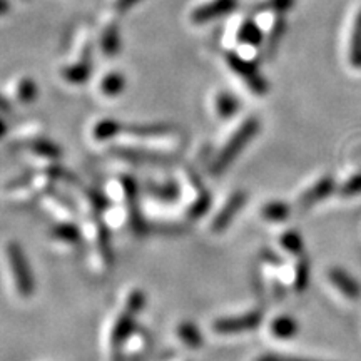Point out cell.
Instances as JSON below:
<instances>
[{
  "label": "cell",
  "instance_id": "obj_1",
  "mask_svg": "<svg viewBox=\"0 0 361 361\" xmlns=\"http://www.w3.org/2000/svg\"><path fill=\"white\" fill-rule=\"evenodd\" d=\"M226 44L231 51L241 56L256 59L259 47L264 44V35L261 32L255 16H233L226 29Z\"/></svg>",
  "mask_w": 361,
  "mask_h": 361
},
{
  "label": "cell",
  "instance_id": "obj_2",
  "mask_svg": "<svg viewBox=\"0 0 361 361\" xmlns=\"http://www.w3.org/2000/svg\"><path fill=\"white\" fill-rule=\"evenodd\" d=\"M261 129L259 119L256 116H250L243 121V124L234 130L231 137L228 139V142L224 144V147L221 149L218 157L213 162V168L211 173L214 176H221L229 166L236 161V157L245 151V147L250 144L252 139L256 137Z\"/></svg>",
  "mask_w": 361,
  "mask_h": 361
},
{
  "label": "cell",
  "instance_id": "obj_3",
  "mask_svg": "<svg viewBox=\"0 0 361 361\" xmlns=\"http://www.w3.org/2000/svg\"><path fill=\"white\" fill-rule=\"evenodd\" d=\"M224 61L226 66L229 67V71H231L233 74L236 75L252 94H255V96H266V92L269 90V84L258 69L256 59L245 57L239 52L229 49V51L224 54Z\"/></svg>",
  "mask_w": 361,
  "mask_h": 361
},
{
  "label": "cell",
  "instance_id": "obj_4",
  "mask_svg": "<svg viewBox=\"0 0 361 361\" xmlns=\"http://www.w3.org/2000/svg\"><path fill=\"white\" fill-rule=\"evenodd\" d=\"M6 256L16 291L20 298H30L35 291V279L24 250L19 243L11 241L6 247Z\"/></svg>",
  "mask_w": 361,
  "mask_h": 361
},
{
  "label": "cell",
  "instance_id": "obj_5",
  "mask_svg": "<svg viewBox=\"0 0 361 361\" xmlns=\"http://www.w3.org/2000/svg\"><path fill=\"white\" fill-rule=\"evenodd\" d=\"M97 47L101 51L102 57L114 59L123 49V35H121L119 16L116 12H106L101 17L97 25Z\"/></svg>",
  "mask_w": 361,
  "mask_h": 361
},
{
  "label": "cell",
  "instance_id": "obj_6",
  "mask_svg": "<svg viewBox=\"0 0 361 361\" xmlns=\"http://www.w3.org/2000/svg\"><path fill=\"white\" fill-rule=\"evenodd\" d=\"M239 0H200L189 11V22L194 25H204L233 16Z\"/></svg>",
  "mask_w": 361,
  "mask_h": 361
},
{
  "label": "cell",
  "instance_id": "obj_7",
  "mask_svg": "<svg viewBox=\"0 0 361 361\" xmlns=\"http://www.w3.org/2000/svg\"><path fill=\"white\" fill-rule=\"evenodd\" d=\"M261 322H263V313L258 310H251L241 314L218 318L213 323V331H216L221 336L239 335V333H246L256 329L261 324Z\"/></svg>",
  "mask_w": 361,
  "mask_h": 361
},
{
  "label": "cell",
  "instance_id": "obj_8",
  "mask_svg": "<svg viewBox=\"0 0 361 361\" xmlns=\"http://www.w3.org/2000/svg\"><path fill=\"white\" fill-rule=\"evenodd\" d=\"M258 22L261 32L264 35V42L268 44L266 47L271 52L276 51L279 40H281L284 29H286V20H284V13H278L273 11H266V8H258V13L255 16Z\"/></svg>",
  "mask_w": 361,
  "mask_h": 361
},
{
  "label": "cell",
  "instance_id": "obj_9",
  "mask_svg": "<svg viewBox=\"0 0 361 361\" xmlns=\"http://www.w3.org/2000/svg\"><path fill=\"white\" fill-rule=\"evenodd\" d=\"M247 201V194L245 191H234L231 196L228 197V201L224 202V206L221 207L216 214V218L211 223V231L214 234H219L226 231L229 228V224L233 223L239 211L243 209Z\"/></svg>",
  "mask_w": 361,
  "mask_h": 361
},
{
  "label": "cell",
  "instance_id": "obj_10",
  "mask_svg": "<svg viewBox=\"0 0 361 361\" xmlns=\"http://www.w3.org/2000/svg\"><path fill=\"white\" fill-rule=\"evenodd\" d=\"M336 189V183L331 176H324V178L318 179L310 189L301 194L300 197V206L303 209H308V207H313L318 202L326 200L328 196H331Z\"/></svg>",
  "mask_w": 361,
  "mask_h": 361
},
{
  "label": "cell",
  "instance_id": "obj_11",
  "mask_svg": "<svg viewBox=\"0 0 361 361\" xmlns=\"http://www.w3.org/2000/svg\"><path fill=\"white\" fill-rule=\"evenodd\" d=\"M92 74V61L74 57L71 62H67L61 67V78L64 82L71 85L85 84Z\"/></svg>",
  "mask_w": 361,
  "mask_h": 361
},
{
  "label": "cell",
  "instance_id": "obj_12",
  "mask_svg": "<svg viewBox=\"0 0 361 361\" xmlns=\"http://www.w3.org/2000/svg\"><path fill=\"white\" fill-rule=\"evenodd\" d=\"M328 278L333 286L348 300H360L361 298V286L356 279L351 276L348 271L341 268H331L328 271Z\"/></svg>",
  "mask_w": 361,
  "mask_h": 361
},
{
  "label": "cell",
  "instance_id": "obj_13",
  "mask_svg": "<svg viewBox=\"0 0 361 361\" xmlns=\"http://www.w3.org/2000/svg\"><path fill=\"white\" fill-rule=\"evenodd\" d=\"M135 316L134 313H130V311L126 310L123 314L117 316L114 326L111 329V346L112 350H121L123 348V345L126 341L129 340V336L133 335L134 331V326H135Z\"/></svg>",
  "mask_w": 361,
  "mask_h": 361
},
{
  "label": "cell",
  "instance_id": "obj_14",
  "mask_svg": "<svg viewBox=\"0 0 361 361\" xmlns=\"http://www.w3.org/2000/svg\"><path fill=\"white\" fill-rule=\"evenodd\" d=\"M126 89V75L119 71H109L102 74L101 80H99V90L104 97L114 99L119 97Z\"/></svg>",
  "mask_w": 361,
  "mask_h": 361
},
{
  "label": "cell",
  "instance_id": "obj_15",
  "mask_svg": "<svg viewBox=\"0 0 361 361\" xmlns=\"http://www.w3.org/2000/svg\"><path fill=\"white\" fill-rule=\"evenodd\" d=\"M12 96L19 104H32L39 96V87L29 75H20L13 80Z\"/></svg>",
  "mask_w": 361,
  "mask_h": 361
},
{
  "label": "cell",
  "instance_id": "obj_16",
  "mask_svg": "<svg viewBox=\"0 0 361 361\" xmlns=\"http://www.w3.org/2000/svg\"><path fill=\"white\" fill-rule=\"evenodd\" d=\"M213 109L219 119H229L239 109V101L229 90H216L213 96Z\"/></svg>",
  "mask_w": 361,
  "mask_h": 361
},
{
  "label": "cell",
  "instance_id": "obj_17",
  "mask_svg": "<svg viewBox=\"0 0 361 361\" xmlns=\"http://www.w3.org/2000/svg\"><path fill=\"white\" fill-rule=\"evenodd\" d=\"M271 333L276 340H291L298 335L300 331V326H298V322L290 314H279L271 322Z\"/></svg>",
  "mask_w": 361,
  "mask_h": 361
},
{
  "label": "cell",
  "instance_id": "obj_18",
  "mask_svg": "<svg viewBox=\"0 0 361 361\" xmlns=\"http://www.w3.org/2000/svg\"><path fill=\"white\" fill-rule=\"evenodd\" d=\"M291 207L283 201H268L261 207V216L269 223H283L290 218Z\"/></svg>",
  "mask_w": 361,
  "mask_h": 361
},
{
  "label": "cell",
  "instance_id": "obj_19",
  "mask_svg": "<svg viewBox=\"0 0 361 361\" xmlns=\"http://www.w3.org/2000/svg\"><path fill=\"white\" fill-rule=\"evenodd\" d=\"M123 130V126H121L119 121L116 119H101L94 124L92 128V137L99 142L104 141H111L112 137L121 134Z\"/></svg>",
  "mask_w": 361,
  "mask_h": 361
},
{
  "label": "cell",
  "instance_id": "obj_20",
  "mask_svg": "<svg viewBox=\"0 0 361 361\" xmlns=\"http://www.w3.org/2000/svg\"><path fill=\"white\" fill-rule=\"evenodd\" d=\"M51 238L56 239L59 243H64V245L74 246L80 243V231L75 224L72 223H61L54 226L51 231Z\"/></svg>",
  "mask_w": 361,
  "mask_h": 361
},
{
  "label": "cell",
  "instance_id": "obj_21",
  "mask_svg": "<svg viewBox=\"0 0 361 361\" xmlns=\"http://www.w3.org/2000/svg\"><path fill=\"white\" fill-rule=\"evenodd\" d=\"M350 62L356 69H361V11L356 13L350 37Z\"/></svg>",
  "mask_w": 361,
  "mask_h": 361
},
{
  "label": "cell",
  "instance_id": "obj_22",
  "mask_svg": "<svg viewBox=\"0 0 361 361\" xmlns=\"http://www.w3.org/2000/svg\"><path fill=\"white\" fill-rule=\"evenodd\" d=\"M310 276H311L310 261L301 256L296 263L295 274H293V288H295L296 293H305L308 290Z\"/></svg>",
  "mask_w": 361,
  "mask_h": 361
},
{
  "label": "cell",
  "instance_id": "obj_23",
  "mask_svg": "<svg viewBox=\"0 0 361 361\" xmlns=\"http://www.w3.org/2000/svg\"><path fill=\"white\" fill-rule=\"evenodd\" d=\"M178 336L180 338V341H183L184 345L189 346V348H200V346H202V341H204L202 340L200 328H197L194 323H189V322H184L179 324Z\"/></svg>",
  "mask_w": 361,
  "mask_h": 361
},
{
  "label": "cell",
  "instance_id": "obj_24",
  "mask_svg": "<svg viewBox=\"0 0 361 361\" xmlns=\"http://www.w3.org/2000/svg\"><path fill=\"white\" fill-rule=\"evenodd\" d=\"M29 149L40 157H45V159H59L62 156L61 147L52 141H47V139H35L29 144Z\"/></svg>",
  "mask_w": 361,
  "mask_h": 361
},
{
  "label": "cell",
  "instance_id": "obj_25",
  "mask_svg": "<svg viewBox=\"0 0 361 361\" xmlns=\"http://www.w3.org/2000/svg\"><path fill=\"white\" fill-rule=\"evenodd\" d=\"M279 245L283 246L284 251H288L293 256H301L305 251V243L301 234L298 231H286L279 238Z\"/></svg>",
  "mask_w": 361,
  "mask_h": 361
},
{
  "label": "cell",
  "instance_id": "obj_26",
  "mask_svg": "<svg viewBox=\"0 0 361 361\" xmlns=\"http://www.w3.org/2000/svg\"><path fill=\"white\" fill-rule=\"evenodd\" d=\"M149 192L161 201H173L179 196V188L176 183H164V184H152L149 188Z\"/></svg>",
  "mask_w": 361,
  "mask_h": 361
},
{
  "label": "cell",
  "instance_id": "obj_27",
  "mask_svg": "<svg viewBox=\"0 0 361 361\" xmlns=\"http://www.w3.org/2000/svg\"><path fill=\"white\" fill-rule=\"evenodd\" d=\"M130 133L144 139H159L169 134V128L166 126H137V128L130 129Z\"/></svg>",
  "mask_w": 361,
  "mask_h": 361
},
{
  "label": "cell",
  "instance_id": "obj_28",
  "mask_svg": "<svg viewBox=\"0 0 361 361\" xmlns=\"http://www.w3.org/2000/svg\"><path fill=\"white\" fill-rule=\"evenodd\" d=\"M209 204H211L209 194L201 191L200 196H197L196 200L192 201V204L188 207V216H189V218H192V219L201 218V216H204L206 211L209 209Z\"/></svg>",
  "mask_w": 361,
  "mask_h": 361
},
{
  "label": "cell",
  "instance_id": "obj_29",
  "mask_svg": "<svg viewBox=\"0 0 361 361\" xmlns=\"http://www.w3.org/2000/svg\"><path fill=\"white\" fill-rule=\"evenodd\" d=\"M295 4L296 0H259L258 8H266V11H273L286 16L295 7Z\"/></svg>",
  "mask_w": 361,
  "mask_h": 361
},
{
  "label": "cell",
  "instance_id": "obj_30",
  "mask_svg": "<svg viewBox=\"0 0 361 361\" xmlns=\"http://www.w3.org/2000/svg\"><path fill=\"white\" fill-rule=\"evenodd\" d=\"M338 192L343 197H353L361 194V173L351 176L346 183H343L341 188H338Z\"/></svg>",
  "mask_w": 361,
  "mask_h": 361
},
{
  "label": "cell",
  "instance_id": "obj_31",
  "mask_svg": "<svg viewBox=\"0 0 361 361\" xmlns=\"http://www.w3.org/2000/svg\"><path fill=\"white\" fill-rule=\"evenodd\" d=\"M144 306H146V295L141 290L130 291L128 300H126V310L134 314H139Z\"/></svg>",
  "mask_w": 361,
  "mask_h": 361
},
{
  "label": "cell",
  "instance_id": "obj_32",
  "mask_svg": "<svg viewBox=\"0 0 361 361\" xmlns=\"http://www.w3.org/2000/svg\"><path fill=\"white\" fill-rule=\"evenodd\" d=\"M141 4V0H109V11L116 12L117 16H123L133 11L134 7H137Z\"/></svg>",
  "mask_w": 361,
  "mask_h": 361
},
{
  "label": "cell",
  "instance_id": "obj_33",
  "mask_svg": "<svg viewBox=\"0 0 361 361\" xmlns=\"http://www.w3.org/2000/svg\"><path fill=\"white\" fill-rule=\"evenodd\" d=\"M255 361H318V360H308V358H300V356H288V355H279V353H263L259 355Z\"/></svg>",
  "mask_w": 361,
  "mask_h": 361
},
{
  "label": "cell",
  "instance_id": "obj_34",
  "mask_svg": "<svg viewBox=\"0 0 361 361\" xmlns=\"http://www.w3.org/2000/svg\"><path fill=\"white\" fill-rule=\"evenodd\" d=\"M11 112H12L11 104H8V101H7L6 97L0 96V114L6 116V114H11Z\"/></svg>",
  "mask_w": 361,
  "mask_h": 361
},
{
  "label": "cell",
  "instance_id": "obj_35",
  "mask_svg": "<svg viewBox=\"0 0 361 361\" xmlns=\"http://www.w3.org/2000/svg\"><path fill=\"white\" fill-rule=\"evenodd\" d=\"M12 8L11 0H0V17H6Z\"/></svg>",
  "mask_w": 361,
  "mask_h": 361
},
{
  "label": "cell",
  "instance_id": "obj_36",
  "mask_svg": "<svg viewBox=\"0 0 361 361\" xmlns=\"http://www.w3.org/2000/svg\"><path fill=\"white\" fill-rule=\"evenodd\" d=\"M7 134V124L6 121H4L2 114H0V139H4V135Z\"/></svg>",
  "mask_w": 361,
  "mask_h": 361
},
{
  "label": "cell",
  "instance_id": "obj_37",
  "mask_svg": "<svg viewBox=\"0 0 361 361\" xmlns=\"http://www.w3.org/2000/svg\"><path fill=\"white\" fill-rule=\"evenodd\" d=\"M20 2H29V0H20Z\"/></svg>",
  "mask_w": 361,
  "mask_h": 361
}]
</instances>
